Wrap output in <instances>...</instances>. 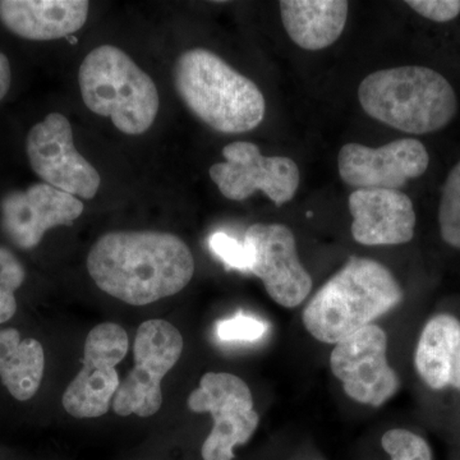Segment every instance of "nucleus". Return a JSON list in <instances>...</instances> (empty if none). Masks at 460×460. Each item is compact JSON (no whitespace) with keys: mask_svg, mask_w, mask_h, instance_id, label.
Instances as JSON below:
<instances>
[{"mask_svg":"<svg viewBox=\"0 0 460 460\" xmlns=\"http://www.w3.org/2000/svg\"><path fill=\"white\" fill-rule=\"evenodd\" d=\"M96 286L124 304L145 305L177 295L195 274L190 247L165 232H111L87 256Z\"/></svg>","mask_w":460,"mask_h":460,"instance_id":"1","label":"nucleus"},{"mask_svg":"<svg viewBox=\"0 0 460 460\" xmlns=\"http://www.w3.org/2000/svg\"><path fill=\"white\" fill-rule=\"evenodd\" d=\"M402 290L383 263L350 257L304 311L305 328L317 341L338 344L401 305Z\"/></svg>","mask_w":460,"mask_h":460,"instance_id":"2","label":"nucleus"},{"mask_svg":"<svg viewBox=\"0 0 460 460\" xmlns=\"http://www.w3.org/2000/svg\"><path fill=\"white\" fill-rule=\"evenodd\" d=\"M174 84L184 104L215 131L239 135L261 124V91L213 51L196 48L175 63Z\"/></svg>","mask_w":460,"mask_h":460,"instance_id":"3","label":"nucleus"},{"mask_svg":"<svg viewBox=\"0 0 460 460\" xmlns=\"http://www.w3.org/2000/svg\"><path fill=\"white\" fill-rule=\"evenodd\" d=\"M359 104L378 122L428 135L445 128L458 111V99L443 75L422 66L381 69L358 87Z\"/></svg>","mask_w":460,"mask_h":460,"instance_id":"4","label":"nucleus"},{"mask_svg":"<svg viewBox=\"0 0 460 460\" xmlns=\"http://www.w3.org/2000/svg\"><path fill=\"white\" fill-rule=\"evenodd\" d=\"M78 84L86 107L109 118L120 132L142 135L155 122L160 108L156 84L119 48L102 45L87 54Z\"/></svg>","mask_w":460,"mask_h":460,"instance_id":"5","label":"nucleus"},{"mask_svg":"<svg viewBox=\"0 0 460 460\" xmlns=\"http://www.w3.org/2000/svg\"><path fill=\"white\" fill-rule=\"evenodd\" d=\"M183 338L165 320H148L136 332L135 367L120 381L111 407L118 416H154L163 404L162 381L180 361Z\"/></svg>","mask_w":460,"mask_h":460,"instance_id":"6","label":"nucleus"},{"mask_svg":"<svg viewBox=\"0 0 460 460\" xmlns=\"http://www.w3.org/2000/svg\"><path fill=\"white\" fill-rule=\"evenodd\" d=\"M196 413L211 414L213 429L202 445L204 460H232L234 447L248 443L259 426L252 393L241 377L226 372H208L187 401Z\"/></svg>","mask_w":460,"mask_h":460,"instance_id":"7","label":"nucleus"},{"mask_svg":"<svg viewBox=\"0 0 460 460\" xmlns=\"http://www.w3.org/2000/svg\"><path fill=\"white\" fill-rule=\"evenodd\" d=\"M126 330L118 323L95 326L84 341L83 368L66 387L62 404L75 419H96L111 410L120 385L117 365L128 352Z\"/></svg>","mask_w":460,"mask_h":460,"instance_id":"8","label":"nucleus"},{"mask_svg":"<svg viewBox=\"0 0 460 460\" xmlns=\"http://www.w3.org/2000/svg\"><path fill=\"white\" fill-rule=\"evenodd\" d=\"M26 153L32 171L44 183L75 198H95L102 178L75 148L65 115L51 113L35 124L27 135Z\"/></svg>","mask_w":460,"mask_h":460,"instance_id":"9","label":"nucleus"},{"mask_svg":"<svg viewBox=\"0 0 460 460\" xmlns=\"http://www.w3.org/2000/svg\"><path fill=\"white\" fill-rule=\"evenodd\" d=\"M226 162L210 168V177L224 198L243 201L261 190L277 206L295 198L299 169L286 156H263L252 142L235 141L223 148Z\"/></svg>","mask_w":460,"mask_h":460,"instance_id":"10","label":"nucleus"},{"mask_svg":"<svg viewBox=\"0 0 460 460\" xmlns=\"http://www.w3.org/2000/svg\"><path fill=\"white\" fill-rule=\"evenodd\" d=\"M386 350L385 332L374 323L335 345L330 367L354 402L380 407L398 392L401 380L387 362Z\"/></svg>","mask_w":460,"mask_h":460,"instance_id":"11","label":"nucleus"},{"mask_svg":"<svg viewBox=\"0 0 460 460\" xmlns=\"http://www.w3.org/2000/svg\"><path fill=\"white\" fill-rule=\"evenodd\" d=\"M244 243L251 253L250 272L262 281L272 301L286 308L304 304L313 278L299 260L292 230L283 224H253Z\"/></svg>","mask_w":460,"mask_h":460,"instance_id":"12","label":"nucleus"},{"mask_svg":"<svg viewBox=\"0 0 460 460\" xmlns=\"http://www.w3.org/2000/svg\"><path fill=\"white\" fill-rule=\"evenodd\" d=\"M428 148L416 138H402L381 147L347 144L339 151L341 180L357 190H399L408 181L425 174Z\"/></svg>","mask_w":460,"mask_h":460,"instance_id":"13","label":"nucleus"},{"mask_svg":"<svg viewBox=\"0 0 460 460\" xmlns=\"http://www.w3.org/2000/svg\"><path fill=\"white\" fill-rule=\"evenodd\" d=\"M83 213L81 199L47 183L11 190L0 201L5 237L25 251L39 246L48 230L74 226Z\"/></svg>","mask_w":460,"mask_h":460,"instance_id":"14","label":"nucleus"},{"mask_svg":"<svg viewBox=\"0 0 460 460\" xmlns=\"http://www.w3.org/2000/svg\"><path fill=\"white\" fill-rule=\"evenodd\" d=\"M348 206L353 217V238L363 246H396L414 237L416 211L402 190H357Z\"/></svg>","mask_w":460,"mask_h":460,"instance_id":"15","label":"nucleus"},{"mask_svg":"<svg viewBox=\"0 0 460 460\" xmlns=\"http://www.w3.org/2000/svg\"><path fill=\"white\" fill-rule=\"evenodd\" d=\"M89 9L86 0H0V22L27 40H57L83 29Z\"/></svg>","mask_w":460,"mask_h":460,"instance_id":"16","label":"nucleus"},{"mask_svg":"<svg viewBox=\"0 0 460 460\" xmlns=\"http://www.w3.org/2000/svg\"><path fill=\"white\" fill-rule=\"evenodd\" d=\"M284 29L305 50L325 49L341 38L349 4L344 0H281Z\"/></svg>","mask_w":460,"mask_h":460,"instance_id":"17","label":"nucleus"},{"mask_svg":"<svg viewBox=\"0 0 460 460\" xmlns=\"http://www.w3.org/2000/svg\"><path fill=\"white\" fill-rule=\"evenodd\" d=\"M45 353L36 339H21L17 329H0V380L17 401L33 398L40 389Z\"/></svg>","mask_w":460,"mask_h":460,"instance_id":"18","label":"nucleus"},{"mask_svg":"<svg viewBox=\"0 0 460 460\" xmlns=\"http://www.w3.org/2000/svg\"><path fill=\"white\" fill-rule=\"evenodd\" d=\"M460 347V321L438 314L426 323L417 344L414 365L423 383L434 390L449 386L450 370Z\"/></svg>","mask_w":460,"mask_h":460,"instance_id":"19","label":"nucleus"},{"mask_svg":"<svg viewBox=\"0 0 460 460\" xmlns=\"http://www.w3.org/2000/svg\"><path fill=\"white\" fill-rule=\"evenodd\" d=\"M438 226L445 243L460 250V160L447 174L441 190Z\"/></svg>","mask_w":460,"mask_h":460,"instance_id":"20","label":"nucleus"},{"mask_svg":"<svg viewBox=\"0 0 460 460\" xmlns=\"http://www.w3.org/2000/svg\"><path fill=\"white\" fill-rule=\"evenodd\" d=\"M22 263L8 248L0 247V323H7L17 311L14 293L25 281Z\"/></svg>","mask_w":460,"mask_h":460,"instance_id":"21","label":"nucleus"},{"mask_svg":"<svg viewBox=\"0 0 460 460\" xmlns=\"http://www.w3.org/2000/svg\"><path fill=\"white\" fill-rule=\"evenodd\" d=\"M381 445L390 460H432L428 441L408 429H389L381 438Z\"/></svg>","mask_w":460,"mask_h":460,"instance_id":"22","label":"nucleus"},{"mask_svg":"<svg viewBox=\"0 0 460 460\" xmlns=\"http://www.w3.org/2000/svg\"><path fill=\"white\" fill-rule=\"evenodd\" d=\"M268 332V325L256 317L243 313L228 320L220 321L217 325V335L223 341H255Z\"/></svg>","mask_w":460,"mask_h":460,"instance_id":"23","label":"nucleus"},{"mask_svg":"<svg viewBox=\"0 0 460 460\" xmlns=\"http://www.w3.org/2000/svg\"><path fill=\"white\" fill-rule=\"evenodd\" d=\"M214 255L219 257L226 268L239 271H250L251 253L247 244L230 237L223 232L214 233L208 241Z\"/></svg>","mask_w":460,"mask_h":460,"instance_id":"24","label":"nucleus"},{"mask_svg":"<svg viewBox=\"0 0 460 460\" xmlns=\"http://www.w3.org/2000/svg\"><path fill=\"white\" fill-rule=\"evenodd\" d=\"M405 4L434 22H450L460 14V0H408Z\"/></svg>","mask_w":460,"mask_h":460,"instance_id":"25","label":"nucleus"},{"mask_svg":"<svg viewBox=\"0 0 460 460\" xmlns=\"http://www.w3.org/2000/svg\"><path fill=\"white\" fill-rule=\"evenodd\" d=\"M11 83V63H9L7 56L0 51V102L7 95Z\"/></svg>","mask_w":460,"mask_h":460,"instance_id":"26","label":"nucleus"},{"mask_svg":"<svg viewBox=\"0 0 460 460\" xmlns=\"http://www.w3.org/2000/svg\"><path fill=\"white\" fill-rule=\"evenodd\" d=\"M449 386L456 387L460 392V347L454 356L452 370H450Z\"/></svg>","mask_w":460,"mask_h":460,"instance_id":"27","label":"nucleus"}]
</instances>
